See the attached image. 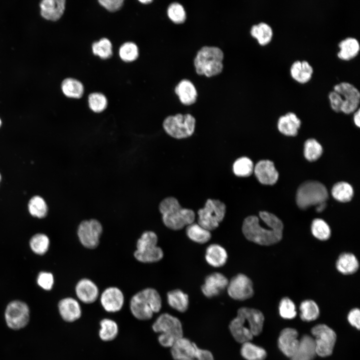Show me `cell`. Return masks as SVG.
<instances>
[{
    "mask_svg": "<svg viewBox=\"0 0 360 360\" xmlns=\"http://www.w3.org/2000/svg\"><path fill=\"white\" fill-rule=\"evenodd\" d=\"M88 103L90 108L94 112H102L108 106V100L102 93L93 92L88 96Z\"/></svg>",
    "mask_w": 360,
    "mask_h": 360,
    "instance_id": "7bdbcfd3",
    "label": "cell"
},
{
    "mask_svg": "<svg viewBox=\"0 0 360 360\" xmlns=\"http://www.w3.org/2000/svg\"><path fill=\"white\" fill-rule=\"evenodd\" d=\"M1 178H2V176H1V174H0V180H1Z\"/></svg>",
    "mask_w": 360,
    "mask_h": 360,
    "instance_id": "91938a15",
    "label": "cell"
},
{
    "mask_svg": "<svg viewBox=\"0 0 360 360\" xmlns=\"http://www.w3.org/2000/svg\"><path fill=\"white\" fill-rule=\"evenodd\" d=\"M328 198V191L324 184L317 181H307L298 188L296 200L298 207L304 210L325 202Z\"/></svg>",
    "mask_w": 360,
    "mask_h": 360,
    "instance_id": "52a82bcc",
    "label": "cell"
},
{
    "mask_svg": "<svg viewBox=\"0 0 360 360\" xmlns=\"http://www.w3.org/2000/svg\"><path fill=\"white\" fill-rule=\"evenodd\" d=\"M228 284V280L224 274L214 272L206 278L201 290L206 296L210 298L219 295L227 287Z\"/></svg>",
    "mask_w": 360,
    "mask_h": 360,
    "instance_id": "ac0fdd59",
    "label": "cell"
},
{
    "mask_svg": "<svg viewBox=\"0 0 360 360\" xmlns=\"http://www.w3.org/2000/svg\"><path fill=\"white\" fill-rule=\"evenodd\" d=\"M254 172L258 180L264 184L272 185L278 178L274 163L269 160L259 161L254 167Z\"/></svg>",
    "mask_w": 360,
    "mask_h": 360,
    "instance_id": "d6986e66",
    "label": "cell"
},
{
    "mask_svg": "<svg viewBox=\"0 0 360 360\" xmlns=\"http://www.w3.org/2000/svg\"><path fill=\"white\" fill-rule=\"evenodd\" d=\"M311 333L314 339L316 355L321 357L330 356L336 340L335 332L325 324L314 326Z\"/></svg>",
    "mask_w": 360,
    "mask_h": 360,
    "instance_id": "8fae6325",
    "label": "cell"
},
{
    "mask_svg": "<svg viewBox=\"0 0 360 360\" xmlns=\"http://www.w3.org/2000/svg\"><path fill=\"white\" fill-rule=\"evenodd\" d=\"M226 212L225 204L218 200L208 199L204 206L198 212V224L210 231L217 228Z\"/></svg>",
    "mask_w": 360,
    "mask_h": 360,
    "instance_id": "30bf717a",
    "label": "cell"
},
{
    "mask_svg": "<svg viewBox=\"0 0 360 360\" xmlns=\"http://www.w3.org/2000/svg\"><path fill=\"white\" fill-rule=\"evenodd\" d=\"M326 202L321 203L316 206V210L318 212H321L324 209V208H326Z\"/></svg>",
    "mask_w": 360,
    "mask_h": 360,
    "instance_id": "9f6ffc18",
    "label": "cell"
},
{
    "mask_svg": "<svg viewBox=\"0 0 360 360\" xmlns=\"http://www.w3.org/2000/svg\"><path fill=\"white\" fill-rule=\"evenodd\" d=\"M186 233L191 240L198 244L206 243L211 238L210 231L196 223L193 222L188 225Z\"/></svg>",
    "mask_w": 360,
    "mask_h": 360,
    "instance_id": "d590c367",
    "label": "cell"
},
{
    "mask_svg": "<svg viewBox=\"0 0 360 360\" xmlns=\"http://www.w3.org/2000/svg\"><path fill=\"white\" fill-rule=\"evenodd\" d=\"M339 50L338 57L344 60H350L356 57L359 52L360 44L358 40L353 36H348L338 43Z\"/></svg>",
    "mask_w": 360,
    "mask_h": 360,
    "instance_id": "4316f807",
    "label": "cell"
},
{
    "mask_svg": "<svg viewBox=\"0 0 360 360\" xmlns=\"http://www.w3.org/2000/svg\"><path fill=\"white\" fill-rule=\"evenodd\" d=\"M206 260L210 266L218 268L223 266L228 259L225 249L218 244L210 245L206 250Z\"/></svg>",
    "mask_w": 360,
    "mask_h": 360,
    "instance_id": "f1b7e54d",
    "label": "cell"
},
{
    "mask_svg": "<svg viewBox=\"0 0 360 360\" xmlns=\"http://www.w3.org/2000/svg\"><path fill=\"white\" fill-rule=\"evenodd\" d=\"M328 97L332 109L336 112H342L343 100L340 94L332 90L329 92Z\"/></svg>",
    "mask_w": 360,
    "mask_h": 360,
    "instance_id": "f907efd6",
    "label": "cell"
},
{
    "mask_svg": "<svg viewBox=\"0 0 360 360\" xmlns=\"http://www.w3.org/2000/svg\"><path fill=\"white\" fill-rule=\"evenodd\" d=\"M30 246L34 252L38 255H43L48 250L50 239L44 234H36L30 238Z\"/></svg>",
    "mask_w": 360,
    "mask_h": 360,
    "instance_id": "60d3db41",
    "label": "cell"
},
{
    "mask_svg": "<svg viewBox=\"0 0 360 360\" xmlns=\"http://www.w3.org/2000/svg\"><path fill=\"white\" fill-rule=\"evenodd\" d=\"M100 328L98 334L104 342L112 341L115 339L118 333V326L113 320L104 318L100 322Z\"/></svg>",
    "mask_w": 360,
    "mask_h": 360,
    "instance_id": "e575fe53",
    "label": "cell"
},
{
    "mask_svg": "<svg viewBox=\"0 0 360 360\" xmlns=\"http://www.w3.org/2000/svg\"><path fill=\"white\" fill-rule=\"evenodd\" d=\"M251 36L262 46L268 44L273 36V30L267 22H262L252 26L250 30Z\"/></svg>",
    "mask_w": 360,
    "mask_h": 360,
    "instance_id": "f546056e",
    "label": "cell"
},
{
    "mask_svg": "<svg viewBox=\"0 0 360 360\" xmlns=\"http://www.w3.org/2000/svg\"><path fill=\"white\" fill-rule=\"evenodd\" d=\"M100 302L104 309L108 312H116L122 308L124 297L122 291L117 287L110 286L102 293Z\"/></svg>",
    "mask_w": 360,
    "mask_h": 360,
    "instance_id": "2e32d148",
    "label": "cell"
},
{
    "mask_svg": "<svg viewBox=\"0 0 360 360\" xmlns=\"http://www.w3.org/2000/svg\"><path fill=\"white\" fill-rule=\"evenodd\" d=\"M360 109L358 108L355 112L354 115V124L358 127H360Z\"/></svg>",
    "mask_w": 360,
    "mask_h": 360,
    "instance_id": "11a10c76",
    "label": "cell"
},
{
    "mask_svg": "<svg viewBox=\"0 0 360 360\" xmlns=\"http://www.w3.org/2000/svg\"><path fill=\"white\" fill-rule=\"evenodd\" d=\"M263 221L262 226L259 218L255 216L246 217L244 220L242 230L248 240L258 244L269 246L280 241L282 236L283 224L274 214L267 212L259 213Z\"/></svg>",
    "mask_w": 360,
    "mask_h": 360,
    "instance_id": "6da1fadb",
    "label": "cell"
},
{
    "mask_svg": "<svg viewBox=\"0 0 360 360\" xmlns=\"http://www.w3.org/2000/svg\"><path fill=\"white\" fill-rule=\"evenodd\" d=\"M167 300L172 308L180 312H184L188 308V296L180 290H174L168 292Z\"/></svg>",
    "mask_w": 360,
    "mask_h": 360,
    "instance_id": "4dcf8cb0",
    "label": "cell"
},
{
    "mask_svg": "<svg viewBox=\"0 0 360 360\" xmlns=\"http://www.w3.org/2000/svg\"><path fill=\"white\" fill-rule=\"evenodd\" d=\"M254 168L252 162L246 156L236 159L232 166L234 173L236 176L240 177L250 176L254 172Z\"/></svg>",
    "mask_w": 360,
    "mask_h": 360,
    "instance_id": "ab89813d",
    "label": "cell"
},
{
    "mask_svg": "<svg viewBox=\"0 0 360 360\" xmlns=\"http://www.w3.org/2000/svg\"><path fill=\"white\" fill-rule=\"evenodd\" d=\"M300 317L305 322L316 320L319 316L320 310L317 304L312 300L303 301L300 306Z\"/></svg>",
    "mask_w": 360,
    "mask_h": 360,
    "instance_id": "f35d334b",
    "label": "cell"
},
{
    "mask_svg": "<svg viewBox=\"0 0 360 360\" xmlns=\"http://www.w3.org/2000/svg\"><path fill=\"white\" fill-rule=\"evenodd\" d=\"M123 0H100L98 2L106 10L110 12H114L120 10L122 6Z\"/></svg>",
    "mask_w": 360,
    "mask_h": 360,
    "instance_id": "816d5d0a",
    "label": "cell"
},
{
    "mask_svg": "<svg viewBox=\"0 0 360 360\" xmlns=\"http://www.w3.org/2000/svg\"><path fill=\"white\" fill-rule=\"evenodd\" d=\"M312 234L318 240H325L330 236V230L328 225L322 220L316 218L312 224Z\"/></svg>",
    "mask_w": 360,
    "mask_h": 360,
    "instance_id": "bcb514c9",
    "label": "cell"
},
{
    "mask_svg": "<svg viewBox=\"0 0 360 360\" xmlns=\"http://www.w3.org/2000/svg\"><path fill=\"white\" fill-rule=\"evenodd\" d=\"M75 290L78 299L86 304L94 302L99 296V290L97 286L88 278L80 280L76 286Z\"/></svg>",
    "mask_w": 360,
    "mask_h": 360,
    "instance_id": "7402d4cb",
    "label": "cell"
},
{
    "mask_svg": "<svg viewBox=\"0 0 360 360\" xmlns=\"http://www.w3.org/2000/svg\"><path fill=\"white\" fill-rule=\"evenodd\" d=\"M333 90L338 92L342 97L343 105L342 112L349 114L358 109L360 92L354 84L346 81L341 82L335 84Z\"/></svg>",
    "mask_w": 360,
    "mask_h": 360,
    "instance_id": "5bb4252c",
    "label": "cell"
},
{
    "mask_svg": "<svg viewBox=\"0 0 360 360\" xmlns=\"http://www.w3.org/2000/svg\"><path fill=\"white\" fill-rule=\"evenodd\" d=\"M162 299L154 288H146L134 294L130 299V308L132 316L140 320H150L154 314L162 308Z\"/></svg>",
    "mask_w": 360,
    "mask_h": 360,
    "instance_id": "277c9868",
    "label": "cell"
},
{
    "mask_svg": "<svg viewBox=\"0 0 360 360\" xmlns=\"http://www.w3.org/2000/svg\"><path fill=\"white\" fill-rule=\"evenodd\" d=\"M174 92L183 104L190 106L196 100V89L193 83L188 80H180L176 86Z\"/></svg>",
    "mask_w": 360,
    "mask_h": 360,
    "instance_id": "484cf974",
    "label": "cell"
},
{
    "mask_svg": "<svg viewBox=\"0 0 360 360\" xmlns=\"http://www.w3.org/2000/svg\"><path fill=\"white\" fill-rule=\"evenodd\" d=\"M158 236L152 231L142 233L136 242L134 258L144 263L154 262L160 260L164 256L162 249L157 246Z\"/></svg>",
    "mask_w": 360,
    "mask_h": 360,
    "instance_id": "ba28073f",
    "label": "cell"
},
{
    "mask_svg": "<svg viewBox=\"0 0 360 360\" xmlns=\"http://www.w3.org/2000/svg\"><path fill=\"white\" fill-rule=\"evenodd\" d=\"M240 354L246 360H264L267 356L264 348L250 341L242 344Z\"/></svg>",
    "mask_w": 360,
    "mask_h": 360,
    "instance_id": "d6a6232c",
    "label": "cell"
},
{
    "mask_svg": "<svg viewBox=\"0 0 360 360\" xmlns=\"http://www.w3.org/2000/svg\"><path fill=\"white\" fill-rule=\"evenodd\" d=\"M38 284L46 290H50L54 284V278L52 274L49 272H42L37 277Z\"/></svg>",
    "mask_w": 360,
    "mask_h": 360,
    "instance_id": "681fc988",
    "label": "cell"
},
{
    "mask_svg": "<svg viewBox=\"0 0 360 360\" xmlns=\"http://www.w3.org/2000/svg\"><path fill=\"white\" fill-rule=\"evenodd\" d=\"M348 320L349 323L354 328H360V311L358 308L352 310L348 314Z\"/></svg>",
    "mask_w": 360,
    "mask_h": 360,
    "instance_id": "f5cc1de1",
    "label": "cell"
},
{
    "mask_svg": "<svg viewBox=\"0 0 360 360\" xmlns=\"http://www.w3.org/2000/svg\"><path fill=\"white\" fill-rule=\"evenodd\" d=\"M192 360H214V358L210 352L198 347L195 356Z\"/></svg>",
    "mask_w": 360,
    "mask_h": 360,
    "instance_id": "db71d44e",
    "label": "cell"
},
{
    "mask_svg": "<svg viewBox=\"0 0 360 360\" xmlns=\"http://www.w3.org/2000/svg\"><path fill=\"white\" fill-rule=\"evenodd\" d=\"M140 2L144 4H148L149 3H150L152 2V0H139Z\"/></svg>",
    "mask_w": 360,
    "mask_h": 360,
    "instance_id": "6f0895ef",
    "label": "cell"
},
{
    "mask_svg": "<svg viewBox=\"0 0 360 360\" xmlns=\"http://www.w3.org/2000/svg\"><path fill=\"white\" fill-rule=\"evenodd\" d=\"M152 328L154 332L160 334L158 341L164 347L171 348L177 340L183 336L180 321L168 313L162 314L158 317Z\"/></svg>",
    "mask_w": 360,
    "mask_h": 360,
    "instance_id": "8992f818",
    "label": "cell"
},
{
    "mask_svg": "<svg viewBox=\"0 0 360 360\" xmlns=\"http://www.w3.org/2000/svg\"><path fill=\"white\" fill-rule=\"evenodd\" d=\"M227 288L228 295L235 300H244L251 298L254 294L252 282L242 274L234 276L228 282Z\"/></svg>",
    "mask_w": 360,
    "mask_h": 360,
    "instance_id": "9a60e30c",
    "label": "cell"
},
{
    "mask_svg": "<svg viewBox=\"0 0 360 360\" xmlns=\"http://www.w3.org/2000/svg\"><path fill=\"white\" fill-rule=\"evenodd\" d=\"M1 125H2V120L0 118V127Z\"/></svg>",
    "mask_w": 360,
    "mask_h": 360,
    "instance_id": "680465c9",
    "label": "cell"
},
{
    "mask_svg": "<svg viewBox=\"0 0 360 360\" xmlns=\"http://www.w3.org/2000/svg\"><path fill=\"white\" fill-rule=\"evenodd\" d=\"M58 309L62 318L66 322H75L82 316L80 305L73 298L67 297L62 299L58 304Z\"/></svg>",
    "mask_w": 360,
    "mask_h": 360,
    "instance_id": "ffe728a7",
    "label": "cell"
},
{
    "mask_svg": "<svg viewBox=\"0 0 360 360\" xmlns=\"http://www.w3.org/2000/svg\"><path fill=\"white\" fill-rule=\"evenodd\" d=\"M119 56L124 62H132L136 60L138 56V48L134 42H125L120 48Z\"/></svg>",
    "mask_w": 360,
    "mask_h": 360,
    "instance_id": "7dc6e473",
    "label": "cell"
},
{
    "mask_svg": "<svg viewBox=\"0 0 360 360\" xmlns=\"http://www.w3.org/2000/svg\"><path fill=\"white\" fill-rule=\"evenodd\" d=\"M224 54L219 48L204 46L197 52L194 59L196 72L200 75L212 77L220 74L222 70Z\"/></svg>",
    "mask_w": 360,
    "mask_h": 360,
    "instance_id": "5b68a950",
    "label": "cell"
},
{
    "mask_svg": "<svg viewBox=\"0 0 360 360\" xmlns=\"http://www.w3.org/2000/svg\"><path fill=\"white\" fill-rule=\"evenodd\" d=\"M300 126V120L294 113L292 112H288L281 116L278 123L280 132L288 136L296 135Z\"/></svg>",
    "mask_w": 360,
    "mask_h": 360,
    "instance_id": "83f0119b",
    "label": "cell"
},
{
    "mask_svg": "<svg viewBox=\"0 0 360 360\" xmlns=\"http://www.w3.org/2000/svg\"><path fill=\"white\" fill-rule=\"evenodd\" d=\"M322 148L321 145L314 139H308L304 144V154L309 161H314L322 155Z\"/></svg>",
    "mask_w": 360,
    "mask_h": 360,
    "instance_id": "f6af8a7d",
    "label": "cell"
},
{
    "mask_svg": "<svg viewBox=\"0 0 360 360\" xmlns=\"http://www.w3.org/2000/svg\"><path fill=\"white\" fill-rule=\"evenodd\" d=\"M65 3L64 0H44L40 4V14L47 20L56 21L64 12Z\"/></svg>",
    "mask_w": 360,
    "mask_h": 360,
    "instance_id": "603a6c76",
    "label": "cell"
},
{
    "mask_svg": "<svg viewBox=\"0 0 360 360\" xmlns=\"http://www.w3.org/2000/svg\"><path fill=\"white\" fill-rule=\"evenodd\" d=\"M279 313L281 317L291 320L296 316V308L294 302L288 298H283L279 304Z\"/></svg>",
    "mask_w": 360,
    "mask_h": 360,
    "instance_id": "c3c4849f",
    "label": "cell"
},
{
    "mask_svg": "<svg viewBox=\"0 0 360 360\" xmlns=\"http://www.w3.org/2000/svg\"><path fill=\"white\" fill-rule=\"evenodd\" d=\"M174 360H192L195 356L198 346L188 338L183 336L177 340L170 348Z\"/></svg>",
    "mask_w": 360,
    "mask_h": 360,
    "instance_id": "44dd1931",
    "label": "cell"
},
{
    "mask_svg": "<svg viewBox=\"0 0 360 360\" xmlns=\"http://www.w3.org/2000/svg\"><path fill=\"white\" fill-rule=\"evenodd\" d=\"M196 122L195 118L190 114H177L167 116L163 122L162 126L170 136L176 139H182L193 134Z\"/></svg>",
    "mask_w": 360,
    "mask_h": 360,
    "instance_id": "9c48e42d",
    "label": "cell"
},
{
    "mask_svg": "<svg viewBox=\"0 0 360 360\" xmlns=\"http://www.w3.org/2000/svg\"><path fill=\"white\" fill-rule=\"evenodd\" d=\"M338 270L344 274L355 272L358 268V262L356 257L350 253H344L340 256L336 262Z\"/></svg>",
    "mask_w": 360,
    "mask_h": 360,
    "instance_id": "1f68e13d",
    "label": "cell"
},
{
    "mask_svg": "<svg viewBox=\"0 0 360 360\" xmlns=\"http://www.w3.org/2000/svg\"><path fill=\"white\" fill-rule=\"evenodd\" d=\"M316 355L313 337L304 335L300 340L296 352L290 358V360H313Z\"/></svg>",
    "mask_w": 360,
    "mask_h": 360,
    "instance_id": "d4e9b609",
    "label": "cell"
},
{
    "mask_svg": "<svg viewBox=\"0 0 360 360\" xmlns=\"http://www.w3.org/2000/svg\"><path fill=\"white\" fill-rule=\"evenodd\" d=\"M332 194L337 200L346 202L351 200L354 191L352 186L346 182H339L336 184L332 188Z\"/></svg>",
    "mask_w": 360,
    "mask_h": 360,
    "instance_id": "74e56055",
    "label": "cell"
},
{
    "mask_svg": "<svg viewBox=\"0 0 360 360\" xmlns=\"http://www.w3.org/2000/svg\"><path fill=\"white\" fill-rule=\"evenodd\" d=\"M297 330L293 328H286L280 332L278 338V346L280 351L290 358L296 352L300 340Z\"/></svg>",
    "mask_w": 360,
    "mask_h": 360,
    "instance_id": "e0dca14e",
    "label": "cell"
},
{
    "mask_svg": "<svg viewBox=\"0 0 360 360\" xmlns=\"http://www.w3.org/2000/svg\"><path fill=\"white\" fill-rule=\"evenodd\" d=\"M28 210L31 216L38 218H42L46 216L48 206L42 197L39 196H34L28 202Z\"/></svg>",
    "mask_w": 360,
    "mask_h": 360,
    "instance_id": "8d00e7d4",
    "label": "cell"
},
{
    "mask_svg": "<svg viewBox=\"0 0 360 360\" xmlns=\"http://www.w3.org/2000/svg\"><path fill=\"white\" fill-rule=\"evenodd\" d=\"M167 14L169 18L176 24H182L186 20V12L184 6L177 2L168 6Z\"/></svg>",
    "mask_w": 360,
    "mask_h": 360,
    "instance_id": "ee69618b",
    "label": "cell"
},
{
    "mask_svg": "<svg viewBox=\"0 0 360 360\" xmlns=\"http://www.w3.org/2000/svg\"><path fill=\"white\" fill-rule=\"evenodd\" d=\"M92 50L95 56L102 59H107L112 54V44L106 38H102L92 44Z\"/></svg>",
    "mask_w": 360,
    "mask_h": 360,
    "instance_id": "b9f144b4",
    "label": "cell"
},
{
    "mask_svg": "<svg viewBox=\"0 0 360 360\" xmlns=\"http://www.w3.org/2000/svg\"><path fill=\"white\" fill-rule=\"evenodd\" d=\"M290 72L292 78L296 81L305 84L312 78L314 68L306 60H296L291 64Z\"/></svg>",
    "mask_w": 360,
    "mask_h": 360,
    "instance_id": "cb8c5ba5",
    "label": "cell"
},
{
    "mask_svg": "<svg viewBox=\"0 0 360 360\" xmlns=\"http://www.w3.org/2000/svg\"><path fill=\"white\" fill-rule=\"evenodd\" d=\"M264 320L260 310L243 307L238 310L236 316L229 324V329L234 340L242 344L251 341L254 336L262 332Z\"/></svg>",
    "mask_w": 360,
    "mask_h": 360,
    "instance_id": "7a4b0ae2",
    "label": "cell"
},
{
    "mask_svg": "<svg viewBox=\"0 0 360 360\" xmlns=\"http://www.w3.org/2000/svg\"><path fill=\"white\" fill-rule=\"evenodd\" d=\"M159 210L165 226L173 230L182 229L193 223L195 219L194 212L182 208L178 200L172 196L164 198L160 204Z\"/></svg>",
    "mask_w": 360,
    "mask_h": 360,
    "instance_id": "3957f363",
    "label": "cell"
},
{
    "mask_svg": "<svg viewBox=\"0 0 360 360\" xmlns=\"http://www.w3.org/2000/svg\"><path fill=\"white\" fill-rule=\"evenodd\" d=\"M62 90L66 96L74 98H82L84 92L82 84L73 78L64 79L62 83Z\"/></svg>",
    "mask_w": 360,
    "mask_h": 360,
    "instance_id": "836d02e7",
    "label": "cell"
},
{
    "mask_svg": "<svg viewBox=\"0 0 360 360\" xmlns=\"http://www.w3.org/2000/svg\"><path fill=\"white\" fill-rule=\"evenodd\" d=\"M5 319L8 326L13 330L24 327L30 319V310L24 302L15 300L10 302L5 310Z\"/></svg>",
    "mask_w": 360,
    "mask_h": 360,
    "instance_id": "7c38bea8",
    "label": "cell"
},
{
    "mask_svg": "<svg viewBox=\"0 0 360 360\" xmlns=\"http://www.w3.org/2000/svg\"><path fill=\"white\" fill-rule=\"evenodd\" d=\"M102 232V226L95 219L85 220L78 226L77 234L80 243L88 248H96L99 244Z\"/></svg>",
    "mask_w": 360,
    "mask_h": 360,
    "instance_id": "4fadbf2b",
    "label": "cell"
}]
</instances>
